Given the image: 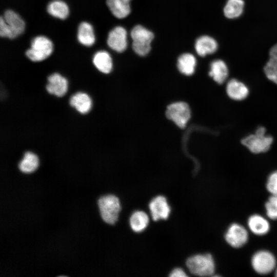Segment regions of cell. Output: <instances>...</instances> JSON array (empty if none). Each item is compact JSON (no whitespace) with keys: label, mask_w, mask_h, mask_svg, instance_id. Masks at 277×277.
Segmentation results:
<instances>
[{"label":"cell","mask_w":277,"mask_h":277,"mask_svg":"<svg viewBox=\"0 0 277 277\" xmlns=\"http://www.w3.org/2000/svg\"><path fill=\"white\" fill-rule=\"evenodd\" d=\"M25 23L21 16L12 10H7L0 19V35L15 38L25 31Z\"/></svg>","instance_id":"1"},{"label":"cell","mask_w":277,"mask_h":277,"mask_svg":"<svg viewBox=\"0 0 277 277\" xmlns=\"http://www.w3.org/2000/svg\"><path fill=\"white\" fill-rule=\"evenodd\" d=\"M241 142L251 152L259 154L269 150L273 142V138L271 135L267 134L266 129L264 127L259 126L254 133L245 136Z\"/></svg>","instance_id":"2"},{"label":"cell","mask_w":277,"mask_h":277,"mask_svg":"<svg viewBox=\"0 0 277 277\" xmlns=\"http://www.w3.org/2000/svg\"><path fill=\"white\" fill-rule=\"evenodd\" d=\"M97 205L100 216L104 222L113 225L117 221L121 206L116 196L113 194L101 196L97 200Z\"/></svg>","instance_id":"3"},{"label":"cell","mask_w":277,"mask_h":277,"mask_svg":"<svg viewBox=\"0 0 277 277\" xmlns=\"http://www.w3.org/2000/svg\"><path fill=\"white\" fill-rule=\"evenodd\" d=\"M186 266L192 274L200 276L213 275L215 263L209 253L199 254L189 257L186 261Z\"/></svg>","instance_id":"4"},{"label":"cell","mask_w":277,"mask_h":277,"mask_svg":"<svg viewBox=\"0 0 277 277\" xmlns=\"http://www.w3.org/2000/svg\"><path fill=\"white\" fill-rule=\"evenodd\" d=\"M132 48L140 56H145L151 50V43L154 38L153 33L141 25L134 26L131 31Z\"/></svg>","instance_id":"5"},{"label":"cell","mask_w":277,"mask_h":277,"mask_svg":"<svg viewBox=\"0 0 277 277\" xmlns=\"http://www.w3.org/2000/svg\"><path fill=\"white\" fill-rule=\"evenodd\" d=\"M53 50L51 41L45 36L39 35L32 39L30 48L26 51V55L33 62H41L48 57Z\"/></svg>","instance_id":"6"},{"label":"cell","mask_w":277,"mask_h":277,"mask_svg":"<svg viewBox=\"0 0 277 277\" xmlns=\"http://www.w3.org/2000/svg\"><path fill=\"white\" fill-rule=\"evenodd\" d=\"M251 262L254 270L261 274H267L273 271L276 262L274 255L266 250L256 252L253 255Z\"/></svg>","instance_id":"7"},{"label":"cell","mask_w":277,"mask_h":277,"mask_svg":"<svg viewBox=\"0 0 277 277\" xmlns=\"http://www.w3.org/2000/svg\"><path fill=\"white\" fill-rule=\"evenodd\" d=\"M167 117L181 128H184L191 117L189 105L183 102H175L167 106Z\"/></svg>","instance_id":"8"},{"label":"cell","mask_w":277,"mask_h":277,"mask_svg":"<svg viewBox=\"0 0 277 277\" xmlns=\"http://www.w3.org/2000/svg\"><path fill=\"white\" fill-rule=\"evenodd\" d=\"M226 242L233 248H240L248 241V233L246 228L238 223H233L228 228L225 235Z\"/></svg>","instance_id":"9"},{"label":"cell","mask_w":277,"mask_h":277,"mask_svg":"<svg viewBox=\"0 0 277 277\" xmlns=\"http://www.w3.org/2000/svg\"><path fill=\"white\" fill-rule=\"evenodd\" d=\"M149 209L153 221L167 219L171 212L167 199L163 195H157L149 204Z\"/></svg>","instance_id":"10"},{"label":"cell","mask_w":277,"mask_h":277,"mask_svg":"<svg viewBox=\"0 0 277 277\" xmlns=\"http://www.w3.org/2000/svg\"><path fill=\"white\" fill-rule=\"evenodd\" d=\"M107 44L113 50L123 52L127 47V33L126 29L121 26H117L109 33Z\"/></svg>","instance_id":"11"},{"label":"cell","mask_w":277,"mask_h":277,"mask_svg":"<svg viewBox=\"0 0 277 277\" xmlns=\"http://www.w3.org/2000/svg\"><path fill=\"white\" fill-rule=\"evenodd\" d=\"M226 92L230 99L240 101L246 98L249 94V89L247 85L241 81L232 78L227 82Z\"/></svg>","instance_id":"12"},{"label":"cell","mask_w":277,"mask_h":277,"mask_svg":"<svg viewBox=\"0 0 277 277\" xmlns=\"http://www.w3.org/2000/svg\"><path fill=\"white\" fill-rule=\"evenodd\" d=\"M46 89L51 94L62 96L65 94L68 89L67 80L57 73H53L48 77Z\"/></svg>","instance_id":"13"},{"label":"cell","mask_w":277,"mask_h":277,"mask_svg":"<svg viewBox=\"0 0 277 277\" xmlns=\"http://www.w3.org/2000/svg\"><path fill=\"white\" fill-rule=\"evenodd\" d=\"M194 47L197 54L204 57L215 53L218 49L219 45L213 37L204 35L196 39Z\"/></svg>","instance_id":"14"},{"label":"cell","mask_w":277,"mask_h":277,"mask_svg":"<svg viewBox=\"0 0 277 277\" xmlns=\"http://www.w3.org/2000/svg\"><path fill=\"white\" fill-rule=\"evenodd\" d=\"M209 76L216 83L223 84L229 75V68L225 61L221 59L213 60L210 64Z\"/></svg>","instance_id":"15"},{"label":"cell","mask_w":277,"mask_h":277,"mask_svg":"<svg viewBox=\"0 0 277 277\" xmlns=\"http://www.w3.org/2000/svg\"><path fill=\"white\" fill-rule=\"evenodd\" d=\"M247 225L251 232L257 235H263L267 234L270 228L268 220L262 215L257 214L249 216Z\"/></svg>","instance_id":"16"},{"label":"cell","mask_w":277,"mask_h":277,"mask_svg":"<svg viewBox=\"0 0 277 277\" xmlns=\"http://www.w3.org/2000/svg\"><path fill=\"white\" fill-rule=\"evenodd\" d=\"M77 39L82 45L90 47L95 42V36L93 26L88 22H83L78 26Z\"/></svg>","instance_id":"17"},{"label":"cell","mask_w":277,"mask_h":277,"mask_svg":"<svg viewBox=\"0 0 277 277\" xmlns=\"http://www.w3.org/2000/svg\"><path fill=\"white\" fill-rule=\"evenodd\" d=\"M131 0H106V4L112 14L118 18H124L131 12Z\"/></svg>","instance_id":"18"},{"label":"cell","mask_w":277,"mask_h":277,"mask_svg":"<svg viewBox=\"0 0 277 277\" xmlns=\"http://www.w3.org/2000/svg\"><path fill=\"white\" fill-rule=\"evenodd\" d=\"M93 63L101 72L108 74L112 69L113 63L110 55L106 51L96 52L93 57Z\"/></svg>","instance_id":"19"},{"label":"cell","mask_w":277,"mask_h":277,"mask_svg":"<svg viewBox=\"0 0 277 277\" xmlns=\"http://www.w3.org/2000/svg\"><path fill=\"white\" fill-rule=\"evenodd\" d=\"M244 8V0H227L223 8V14L228 19H236L243 14Z\"/></svg>","instance_id":"20"},{"label":"cell","mask_w":277,"mask_h":277,"mask_svg":"<svg viewBox=\"0 0 277 277\" xmlns=\"http://www.w3.org/2000/svg\"><path fill=\"white\" fill-rule=\"evenodd\" d=\"M196 60L193 55L189 53L181 54L177 60V67L184 75H191L194 72Z\"/></svg>","instance_id":"21"},{"label":"cell","mask_w":277,"mask_h":277,"mask_svg":"<svg viewBox=\"0 0 277 277\" xmlns=\"http://www.w3.org/2000/svg\"><path fill=\"white\" fill-rule=\"evenodd\" d=\"M70 104L79 112L85 114L90 111L92 102L90 97L86 93L77 92L70 98Z\"/></svg>","instance_id":"22"},{"label":"cell","mask_w":277,"mask_h":277,"mask_svg":"<svg viewBox=\"0 0 277 277\" xmlns=\"http://www.w3.org/2000/svg\"><path fill=\"white\" fill-rule=\"evenodd\" d=\"M47 10L50 15L60 19L67 18L69 14L68 5L62 0L50 2L47 5Z\"/></svg>","instance_id":"23"},{"label":"cell","mask_w":277,"mask_h":277,"mask_svg":"<svg viewBox=\"0 0 277 277\" xmlns=\"http://www.w3.org/2000/svg\"><path fill=\"white\" fill-rule=\"evenodd\" d=\"M149 218L148 214L143 211H134L129 219V225L132 230L135 232L144 231L148 226Z\"/></svg>","instance_id":"24"},{"label":"cell","mask_w":277,"mask_h":277,"mask_svg":"<svg viewBox=\"0 0 277 277\" xmlns=\"http://www.w3.org/2000/svg\"><path fill=\"white\" fill-rule=\"evenodd\" d=\"M38 159L36 154L27 152L18 164L19 169L23 173H30L34 171L38 166Z\"/></svg>","instance_id":"25"},{"label":"cell","mask_w":277,"mask_h":277,"mask_svg":"<svg viewBox=\"0 0 277 277\" xmlns=\"http://www.w3.org/2000/svg\"><path fill=\"white\" fill-rule=\"evenodd\" d=\"M264 72L269 80L277 85V60L269 58L264 67Z\"/></svg>","instance_id":"26"},{"label":"cell","mask_w":277,"mask_h":277,"mask_svg":"<svg viewBox=\"0 0 277 277\" xmlns=\"http://www.w3.org/2000/svg\"><path fill=\"white\" fill-rule=\"evenodd\" d=\"M267 216L271 220H277V194H271L265 205Z\"/></svg>","instance_id":"27"},{"label":"cell","mask_w":277,"mask_h":277,"mask_svg":"<svg viewBox=\"0 0 277 277\" xmlns=\"http://www.w3.org/2000/svg\"><path fill=\"white\" fill-rule=\"evenodd\" d=\"M266 188L271 194H277V170L273 171L269 175Z\"/></svg>","instance_id":"28"},{"label":"cell","mask_w":277,"mask_h":277,"mask_svg":"<svg viewBox=\"0 0 277 277\" xmlns=\"http://www.w3.org/2000/svg\"><path fill=\"white\" fill-rule=\"evenodd\" d=\"M170 277H187L188 275L185 271L181 268H176L173 269L169 274Z\"/></svg>","instance_id":"29"},{"label":"cell","mask_w":277,"mask_h":277,"mask_svg":"<svg viewBox=\"0 0 277 277\" xmlns=\"http://www.w3.org/2000/svg\"><path fill=\"white\" fill-rule=\"evenodd\" d=\"M269 58L277 60V43L272 46L269 51Z\"/></svg>","instance_id":"30"},{"label":"cell","mask_w":277,"mask_h":277,"mask_svg":"<svg viewBox=\"0 0 277 277\" xmlns=\"http://www.w3.org/2000/svg\"><path fill=\"white\" fill-rule=\"evenodd\" d=\"M275 276L277 277V268L276 269L275 271V274H274Z\"/></svg>","instance_id":"31"}]
</instances>
